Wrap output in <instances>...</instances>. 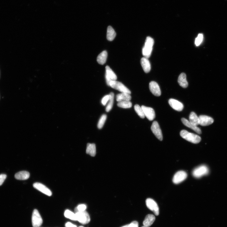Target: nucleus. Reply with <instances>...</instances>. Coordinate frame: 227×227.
<instances>
[{
    "label": "nucleus",
    "instance_id": "nucleus-37",
    "mask_svg": "<svg viewBox=\"0 0 227 227\" xmlns=\"http://www.w3.org/2000/svg\"><path fill=\"white\" fill-rule=\"evenodd\" d=\"M129 225H125L124 226H122V227H129Z\"/></svg>",
    "mask_w": 227,
    "mask_h": 227
},
{
    "label": "nucleus",
    "instance_id": "nucleus-32",
    "mask_svg": "<svg viewBox=\"0 0 227 227\" xmlns=\"http://www.w3.org/2000/svg\"><path fill=\"white\" fill-rule=\"evenodd\" d=\"M87 208V206L84 204H80L76 207L75 209L76 213L78 212H82L86 210Z\"/></svg>",
    "mask_w": 227,
    "mask_h": 227
},
{
    "label": "nucleus",
    "instance_id": "nucleus-12",
    "mask_svg": "<svg viewBox=\"0 0 227 227\" xmlns=\"http://www.w3.org/2000/svg\"><path fill=\"white\" fill-rule=\"evenodd\" d=\"M144 113L145 116L150 121H153L155 118V113L154 109L151 107L144 105L141 106Z\"/></svg>",
    "mask_w": 227,
    "mask_h": 227
},
{
    "label": "nucleus",
    "instance_id": "nucleus-21",
    "mask_svg": "<svg viewBox=\"0 0 227 227\" xmlns=\"http://www.w3.org/2000/svg\"><path fill=\"white\" fill-rule=\"evenodd\" d=\"M155 217L153 215L149 214L146 216L143 221L144 226L147 227L150 226L155 220Z\"/></svg>",
    "mask_w": 227,
    "mask_h": 227
},
{
    "label": "nucleus",
    "instance_id": "nucleus-4",
    "mask_svg": "<svg viewBox=\"0 0 227 227\" xmlns=\"http://www.w3.org/2000/svg\"><path fill=\"white\" fill-rule=\"evenodd\" d=\"M109 86L122 93H126L130 94L131 93L130 91L122 83L116 80L111 81L109 84Z\"/></svg>",
    "mask_w": 227,
    "mask_h": 227
},
{
    "label": "nucleus",
    "instance_id": "nucleus-33",
    "mask_svg": "<svg viewBox=\"0 0 227 227\" xmlns=\"http://www.w3.org/2000/svg\"><path fill=\"white\" fill-rule=\"evenodd\" d=\"M110 97V95L109 94L105 95L103 98L102 99L101 103L103 105L105 106L106 105L107 102L109 101Z\"/></svg>",
    "mask_w": 227,
    "mask_h": 227
},
{
    "label": "nucleus",
    "instance_id": "nucleus-22",
    "mask_svg": "<svg viewBox=\"0 0 227 227\" xmlns=\"http://www.w3.org/2000/svg\"><path fill=\"white\" fill-rule=\"evenodd\" d=\"M116 36V33L111 26L108 27L107 29V39L109 41H112L114 39Z\"/></svg>",
    "mask_w": 227,
    "mask_h": 227
},
{
    "label": "nucleus",
    "instance_id": "nucleus-27",
    "mask_svg": "<svg viewBox=\"0 0 227 227\" xmlns=\"http://www.w3.org/2000/svg\"><path fill=\"white\" fill-rule=\"evenodd\" d=\"M118 106L120 107L124 108H130L132 107V103L130 101H123L118 102Z\"/></svg>",
    "mask_w": 227,
    "mask_h": 227
},
{
    "label": "nucleus",
    "instance_id": "nucleus-18",
    "mask_svg": "<svg viewBox=\"0 0 227 227\" xmlns=\"http://www.w3.org/2000/svg\"><path fill=\"white\" fill-rule=\"evenodd\" d=\"M178 82L180 86L183 88H186L188 87V84L185 73H182L180 75L178 79Z\"/></svg>",
    "mask_w": 227,
    "mask_h": 227
},
{
    "label": "nucleus",
    "instance_id": "nucleus-16",
    "mask_svg": "<svg viewBox=\"0 0 227 227\" xmlns=\"http://www.w3.org/2000/svg\"><path fill=\"white\" fill-rule=\"evenodd\" d=\"M183 123L185 126L190 128L191 129L194 131L198 134H201L202 133L201 130L199 128L192 124L188 120L184 118H182L181 119Z\"/></svg>",
    "mask_w": 227,
    "mask_h": 227
},
{
    "label": "nucleus",
    "instance_id": "nucleus-14",
    "mask_svg": "<svg viewBox=\"0 0 227 227\" xmlns=\"http://www.w3.org/2000/svg\"><path fill=\"white\" fill-rule=\"evenodd\" d=\"M168 103L172 108L176 111H181L184 108L183 105L175 99L172 98L169 99Z\"/></svg>",
    "mask_w": 227,
    "mask_h": 227
},
{
    "label": "nucleus",
    "instance_id": "nucleus-8",
    "mask_svg": "<svg viewBox=\"0 0 227 227\" xmlns=\"http://www.w3.org/2000/svg\"><path fill=\"white\" fill-rule=\"evenodd\" d=\"M151 130L159 140L162 141L163 136L162 131L158 123L156 121H154L151 125Z\"/></svg>",
    "mask_w": 227,
    "mask_h": 227
},
{
    "label": "nucleus",
    "instance_id": "nucleus-10",
    "mask_svg": "<svg viewBox=\"0 0 227 227\" xmlns=\"http://www.w3.org/2000/svg\"><path fill=\"white\" fill-rule=\"evenodd\" d=\"M187 176V174L185 171H178L173 177V182L176 184H179L185 180Z\"/></svg>",
    "mask_w": 227,
    "mask_h": 227
},
{
    "label": "nucleus",
    "instance_id": "nucleus-26",
    "mask_svg": "<svg viewBox=\"0 0 227 227\" xmlns=\"http://www.w3.org/2000/svg\"><path fill=\"white\" fill-rule=\"evenodd\" d=\"M64 216L65 217L73 221H76V214L68 209L65 211Z\"/></svg>",
    "mask_w": 227,
    "mask_h": 227
},
{
    "label": "nucleus",
    "instance_id": "nucleus-3",
    "mask_svg": "<svg viewBox=\"0 0 227 227\" xmlns=\"http://www.w3.org/2000/svg\"><path fill=\"white\" fill-rule=\"evenodd\" d=\"M209 173V169L205 165H202L195 168L192 172V175L196 178H199L207 175Z\"/></svg>",
    "mask_w": 227,
    "mask_h": 227
},
{
    "label": "nucleus",
    "instance_id": "nucleus-23",
    "mask_svg": "<svg viewBox=\"0 0 227 227\" xmlns=\"http://www.w3.org/2000/svg\"><path fill=\"white\" fill-rule=\"evenodd\" d=\"M30 177V174L26 171L19 172L15 175L16 179L20 180H25L28 179Z\"/></svg>",
    "mask_w": 227,
    "mask_h": 227
},
{
    "label": "nucleus",
    "instance_id": "nucleus-24",
    "mask_svg": "<svg viewBox=\"0 0 227 227\" xmlns=\"http://www.w3.org/2000/svg\"><path fill=\"white\" fill-rule=\"evenodd\" d=\"M189 122L192 124L197 126L200 125V120L196 114L194 112L191 113L189 117Z\"/></svg>",
    "mask_w": 227,
    "mask_h": 227
},
{
    "label": "nucleus",
    "instance_id": "nucleus-29",
    "mask_svg": "<svg viewBox=\"0 0 227 227\" xmlns=\"http://www.w3.org/2000/svg\"><path fill=\"white\" fill-rule=\"evenodd\" d=\"M134 108L137 114L140 118L143 119L145 118V116L144 113L141 107L138 105H136L134 106Z\"/></svg>",
    "mask_w": 227,
    "mask_h": 227
},
{
    "label": "nucleus",
    "instance_id": "nucleus-6",
    "mask_svg": "<svg viewBox=\"0 0 227 227\" xmlns=\"http://www.w3.org/2000/svg\"><path fill=\"white\" fill-rule=\"evenodd\" d=\"M32 222L33 227H39L43 223L42 218L38 210L35 209L33 211Z\"/></svg>",
    "mask_w": 227,
    "mask_h": 227
},
{
    "label": "nucleus",
    "instance_id": "nucleus-5",
    "mask_svg": "<svg viewBox=\"0 0 227 227\" xmlns=\"http://www.w3.org/2000/svg\"><path fill=\"white\" fill-rule=\"evenodd\" d=\"M76 221L82 224H88L90 221V216L86 210L76 213Z\"/></svg>",
    "mask_w": 227,
    "mask_h": 227
},
{
    "label": "nucleus",
    "instance_id": "nucleus-1",
    "mask_svg": "<svg viewBox=\"0 0 227 227\" xmlns=\"http://www.w3.org/2000/svg\"><path fill=\"white\" fill-rule=\"evenodd\" d=\"M180 134L183 138L193 144L199 143L201 140V138L199 136L189 132L186 130L181 131Z\"/></svg>",
    "mask_w": 227,
    "mask_h": 227
},
{
    "label": "nucleus",
    "instance_id": "nucleus-17",
    "mask_svg": "<svg viewBox=\"0 0 227 227\" xmlns=\"http://www.w3.org/2000/svg\"><path fill=\"white\" fill-rule=\"evenodd\" d=\"M141 64L146 73H148L151 69V65L148 59L143 57L141 60Z\"/></svg>",
    "mask_w": 227,
    "mask_h": 227
},
{
    "label": "nucleus",
    "instance_id": "nucleus-20",
    "mask_svg": "<svg viewBox=\"0 0 227 227\" xmlns=\"http://www.w3.org/2000/svg\"><path fill=\"white\" fill-rule=\"evenodd\" d=\"M131 97L130 94L126 93H122L118 94L116 96V99L118 102L126 101H130Z\"/></svg>",
    "mask_w": 227,
    "mask_h": 227
},
{
    "label": "nucleus",
    "instance_id": "nucleus-9",
    "mask_svg": "<svg viewBox=\"0 0 227 227\" xmlns=\"http://www.w3.org/2000/svg\"><path fill=\"white\" fill-rule=\"evenodd\" d=\"M105 78L108 86H109L110 83L113 81L116 80L117 77L114 72L108 66L105 67Z\"/></svg>",
    "mask_w": 227,
    "mask_h": 227
},
{
    "label": "nucleus",
    "instance_id": "nucleus-7",
    "mask_svg": "<svg viewBox=\"0 0 227 227\" xmlns=\"http://www.w3.org/2000/svg\"><path fill=\"white\" fill-rule=\"evenodd\" d=\"M146 205L148 208L153 211L156 216H158L159 214V206L157 203L152 199L149 198L146 201Z\"/></svg>",
    "mask_w": 227,
    "mask_h": 227
},
{
    "label": "nucleus",
    "instance_id": "nucleus-39",
    "mask_svg": "<svg viewBox=\"0 0 227 227\" xmlns=\"http://www.w3.org/2000/svg\"><path fill=\"white\" fill-rule=\"evenodd\" d=\"M79 227H83V226H79Z\"/></svg>",
    "mask_w": 227,
    "mask_h": 227
},
{
    "label": "nucleus",
    "instance_id": "nucleus-2",
    "mask_svg": "<svg viewBox=\"0 0 227 227\" xmlns=\"http://www.w3.org/2000/svg\"><path fill=\"white\" fill-rule=\"evenodd\" d=\"M154 44V40L152 38L148 36L146 39L144 46L142 49V54L144 57L148 59L151 56Z\"/></svg>",
    "mask_w": 227,
    "mask_h": 227
},
{
    "label": "nucleus",
    "instance_id": "nucleus-36",
    "mask_svg": "<svg viewBox=\"0 0 227 227\" xmlns=\"http://www.w3.org/2000/svg\"><path fill=\"white\" fill-rule=\"evenodd\" d=\"M66 227H77L76 225L69 222H68L65 224Z\"/></svg>",
    "mask_w": 227,
    "mask_h": 227
},
{
    "label": "nucleus",
    "instance_id": "nucleus-25",
    "mask_svg": "<svg viewBox=\"0 0 227 227\" xmlns=\"http://www.w3.org/2000/svg\"><path fill=\"white\" fill-rule=\"evenodd\" d=\"M86 153L92 157H94L96 154V147L94 144L88 143L87 145Z\"/></svg>",
    "mask_w": 227,
    "mask_h": 227
},
{
    "label": "nucleus",
    "instance_id": "nucleus-34",
    "mask_svg": "<svg viewBox=\"0 0 227 227\" xmlns=\"http://www.w3.org/2000/svg\"><path fill=\"white\" fill-rule=\"evenodd\" d=\"M7 177L6 174L0 175V186L2 185Z\"/></svg>",
    "mask_w": 227,
    "mask_h": 227
},
{
    "label": "nucleus",
    "instance_id": "nucleus-38",
    "mask_svg": "<svg viewBox=\"0 0 227 227\" xmlns=\"http://www.w3.org/2000/svg\"><path fill=\"white\" fill-rule=\"evenodd\" d=\"M146 227V226H142V227Z\"/></svg>",
    "mask_w": 227,
    "mask_h": 227
},
{
    "label": "nucleus",
    "instance_id": "nucleus-15",
    "mask_svg": "<svg viewBox=\"0 0 227 227\" xmlns=\"http://www.w3.org/2000/svg\"><path fill=\"white\" fill-rule=\"evenodd\" d=\"M199 117L200 125L203 126H209L214 122V120L211 117L206 115H200Z\"/></svg>",
    "mask_w": 227,
    "mask_h": 227
},
{
    "label": "nucleus",
    "instance_id": "nucleus-35",
    "mask_svg": "<svg viewBox=\"0 0 227 227\" xmlns=\"http://www.w3.org/2000/svg\"><path fill=\"white\" fill-rule=\"evenodd\" d=\"M128 227H138V222L136 221H133L129 224Z\"/></svg>",
    "mask_w": 227,
    "mask_h": 227
},
{
    "label": "nucleus",
    "instance_id": "nucleus-31",
    "mask_svg": "<svg viewBox=\"0 0 227 227\" xmlns=\"http://www.w3.org/2000/svg\"><path fill=\"white\" fill-rule=\"evenodd\" d=\"M203 35L202 34H199L197 37L196 38L195 41V44L196 46H200L203 41Z\"/></svg>",
    "mask_w": 227,
    "mask_h": 227
},
{
    "label": "nucleus",
    "instance_id": "nucleus-28",
    "mask_svg": "<svg viewBox=\"0 0 227 227\" xmlns=\"http://www.w3.org/2000/svg\"><path fill=\"white\" fill-rule=\"evenodd\" d=\"M109 94L110 95V97L106 108V110L107 112H109L112 109L113 105L114 100V93L111 92Z\"/></svg>",
    "mask_w": 227,
    "mask_h": 227
},
{
    "label": "nucleus",
    "instance_id": "nucleus-11",
    "mask_svg": "<svg viewBox=\"0 0 227 227\" xmlns=\"http://www.w3.org/2000/svg\"><path fill=\"white\" fill-rule=\"evenodd\" d=\"M33 186L35 189L42 193L49 196L52 195V193L51 191L43 184L37 182L34 184Z\"/></svg>",
    "mask_w": 227,
    "mask_h": 227
},
{
    "label": "nucleus",
    "instance_id": "nucleus-19",
    "mask_svg": "<svg viewBox=\"0 0 227 227\" xmlns=\"http://www.w3.org/2000/svg\"><path fill=\"white\" fill-rule=\"evenodd\" d=\"M108 53L106 51H103L97 57V61L101 65H103L106 63Z\"/></svg>",
    "mask_w": 227,
    "mask_h": 227
},
{
    "label": "nucleus",
    "instance_id": "nucleus-30",
    "mask_svg": "<svg viewBox=\"0 0 227 227\" xmlns=\"http://www.w3.org/2000/svg\"><path fill=\"white\" fill-rule=\"evenodd\" d=\"M107 118V116L105 114H103L102 116L100 119H99L97 124L98 129H102L106 120Z\"/></svg>",
    "mask_w": 227,
    "mask_h": 227
},
{
    "label": "nucleus",
    "instance_id": "nucleus-13",
    "mask_svg": "<svg viewBox=\"0 0 227 227\" xmlns=\"http://www.w3.org/2000/svg\"><path fill=\"white\" fill-rule=\"evenodd\" d=\"M149 89L151 92L155 96H160L161 92L158 84L154 81H152L149 84Z\"/></svg>",
    "mask_w": 227,
    "mask_h": 227
}]
</instances>
